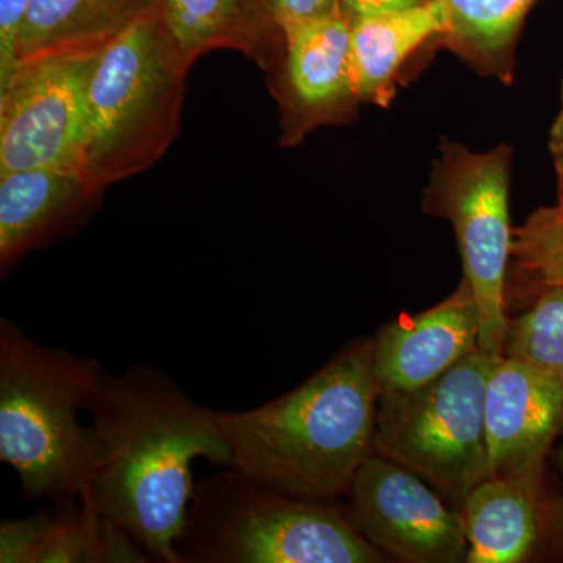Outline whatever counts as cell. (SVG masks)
I'll return each mask as SVG.
<instances>
[{
	"mask_svg": "<svg viewBox=\"0 0 563 563\" xmlns=\"http://www.w3.org/2000/svg\"><path fill=\"white\" fill-rule=\"evenodd\" d=\"M85 410L96 453L81 498L151 558L180 563L176 544L195 488L192 462L231 465L220 413L192 401L168 374L143 365L120 376L106 373Z\"/></svg>",
	"mask_w": 563,
	"mask_h": 563,
	"instance_id": "cell-1",
	"label": "cell"
},
{
	"mask_svg": "<svg viewBox=\"0 0 563 563\" xmlns=\"http://www.w3.org/2000/svg\"><path fill=\"white\" fill-rule=\"evenodd\" d=\"M379 398L373 340H361L280 398L220 413L228 468L303 501L347 495L374 454Z\"/></svg>",
	"mask_w": 563,
	"mask_h": 563,
	"instance_id": "cell-2",
	"label": "cell"
},
{
	"mask_svg": "<svg viewBox=\"0 0 563 563\" xmlns=\"http://www.w3.org/2000/svg\"><path fill=\"white\" fill-rule=\"evenodd\" d=\"M106 372L33 342L0 318V461L20 476L29 498L79 499L95 468V437L79 421Z\"/></svg>",
	"mask_w": 563,
	"mask_h": 563,
	"instance_id": "cell-3",
	"label": "cell"
},
{
	"mask_svg": "<svg viewBox=\"0 0 563 563\" xmlns=\"http://www.w3.org/2000/svg\"><path fill=\"white\" fill-rule=\"evenodd\" d=\"M187 66L157 11L140 18L99 52L88 85L81 176L96 192L146 172L179 132Z\"/></svg>",
	"mask_w": 563,
	"mask_h": 563,
	"instance_id": "cell-4",
	"label": "cell"
},
{
	"mask_svg": "<svg viewBox=\"0 0 563 563\" xmlns=\"http://www.w3.org/2000/svg\"><path fill=\"white\" fill-rule=\"evenodd\" d=\"M176 548L180 563L385 561L339 510L282 495L233 468L195 484Z\"/></svg>",
	"mask_w": 563,
	"mask_h": 563,
	"instance_id": "cell-5",
	"label": "cell"
},
{
	"mask_svg": "<svg viewBox=\"0 0 563 563\" xmlns=\"http://www.w3.org/2000/svg\"><path fill=\"white\" fill-rule=\"evenodd\" d=\"M499 357L477 347L432 383L380 393L374 453L420 476L455 509L490 477L485 395Z\"/></svg>",
	"mask_w": 563,
	"mask_h": 563,
	"instance_id": "cell-6",
	"label": "cell"
},
{
	"mask_svg": "<svg viewBox=\"0 0 563 563\" xmlns=\"http://www.w3.org/2000/svg\"><path fill=\"white\" fill-rule=\"evenodd\" d=\"M514 151L501 143L477 152L443 140L422 192V210L444 218L454 229L463 279L479 309V347L504 355L507 317V269L512 261L510 173Z\"/></svg>",
	"mask_w": 563,
	"mask_h": 563,
	"instance_id": "cell-7",
	"label": "cell"
},
{
	"mask_svg": "<svg viewBox=\"0 0 563 563\" xmlns=\"http://www.w3.org/2000/svg\"><path fill=\"white\" fill-rule=\"evenodd\" d=\"M101 51L54 55L20 66L0 91V174L32 168L81 174L88 85Z\"/></svg>",
	"mask_w": 563,
	"mask_h": 563,
	"instance_id": "cell-8",
	"label": "cell"
},
{
	"mask_svg": "<svg viewBox=\"0 0 563 563\" xmlns=\"http://www.w3.org/2000/svg\"><path fill=\"white\" fill-rule=\"evenodd\" d=\"M347 520L380 553L407 563L468 562L461 509L420 476L372 454L347 492Z\"/></svg>",
	"mask_w": 563,
	"mask_h": 563,
	"instance_id": "cell-9",
	"label": "cell"
},
{
	"mask_svg": "<svg viewBox=\"0 0 563 563\" xmlns=\"http://www.w3.org/2000/svg\"><path fill=\"white\" fill-rule=\"evenodd\" d=\"M351 27V18L339 7L285 31L273 87L282 146H296L314 129L344 124L357 114L362 102L352 80Z\"/></svg>",
	"mask_w": 563,
	"mask_h": 563,
	"instance_id": "cell-10",
	"label": "cell"
},
{
	"mask_svg": "<svg viewBox=\"0 0 563 563\" xmlns=\"http://www.w3.org/2000/svg\"><path fill=\"white\" fill-rule=\"evenodd\" d=\"M490 476L547 462L563 432V373L498 358L485 395Z\"/></svg>",
	"mask_w": 563,
	"mask_h": 563,
	"instance_id": "cell-11",
	"label": "cell"
},
{
	"mask_svg": "<svg viewBox=\"0 0 563 563\" xmlns=\"http://www.w3.org/2000/svg\"><path fill=\"white\" fill-rule=\"evenodd\" d=\"M479 309L465 279L426 312L388 322L373 339L380 393L413 390L439 379L479 347Z\"/></svg>",
	"mask_w": 563,
	"mask_h": 563,
	"instance_id": "cell-12",
	"label": "cell"
},
{
	"mask_svg": "<svg viewBox=\"0 0 563 563\" xmlns=\"http://www.w3.org/2000/svg\"><path fill=\"white\" fill-rule=\"evenodd\" d=\"M547 462L490 476L476 485L461 512L468 563H521L548 542L554 499L544 484Z\"/></svg>",
	"mask_w": 563,
	"mask_h": 563,
	"instance_id": "cell-13",
	"label": "cell"
},
{
	"mask_svg": "<svg viewBox=\"0 0 563 563\" xmlns=\"http://www.w3.org/2000/svg\"><path fill=\"white\" fill-rule=\"evenodd\" d=\"M96 192L80 173L57 168L0 174V265L3 272L22 255L60 235Z\"/></svg>",
	"mask_w": 563,
	"mask_h": 563,
	"instance_id": "cell-14",
	"label": "cell"
},
{
	"mask_svg": "<svg viewBox=\"0 0 563 563\" xmlns=\"http://www.w3.org/2000/svg\"><path fill=\"white\" fill-rule=\"evenodd\" d=\"M158 0H29L16 41L18 69L25 63L101 51Z\"/></svg>",
	"mask_w": 563,
	"mask_h": 563,
	"instance_id": "cell-15",
	"label": "cell"
},
{
	"mask_svg": "<svg viewBox=\"0 0 563 563\" xmlns=\"http://www.w3.org/2000/svg\"><path fill=\"white\" fill-rule=\"evenodd\" d=\"M157 16L187 68L217 49L242 51L266 68L282 49L257 0H158Z\"/></svg>",
	"mask_w": 563,
	"mask_h": 563,
	"instance_id": "cell-16",
	"label": "cell"
},
{
	"mask_svg": "<svg viewBox=\"0 0 563 563\" xmlns=\"http://www.w3.org/2000/svg\"><path fill=\"white\" fill-rule=\"evenodd\" d=\"M351 70L362 103L385 107L404 63L431 40H442L446 14L439 0L417 9L351 20Z\"/></svg>",
	"mask_w": 563,
	"mask_h": 563,
	"instance_id": "cell-17",
	"label": "cell"
},
{
	"mask_svg": "<svg viewBox=\"0 0 563 563\" xmlns=\"http://www.w3.org/2000/svg\"><path fill=\"white\" fill-rule=\"evenodd\" d=\"M446 14L443 44L484 77L510 85L515 49L539 0H439Z\"/></svg>",
	"mask_w": 563,
	"mask_h": 563,
	"instance_id": "cell-18",
	"label": "cell"
},
{
	"mask_svg": "<svg viewBox=\"0 0 563 563\" xmlns=\"http://www.w3.org/2000/svg\"><path fill=\"white\" fill-rule=\"evenodd\" d=\"M40 514L32 563L147 562L141 547L120 526L99 514L88 499L55 504Z\"/></svg>",
	"mask_w": 563,
	"mask_h": 563,
	"instance_id": "cell-19",
	"label": "cell"
},
{
	"mask_svg": "<svg viewBox=\"0 0 563 563\" xmlns=\"http://www.w3.org/2000/svg\"><path fill=\"white\" fill-rule=\"evenodd\" d=\"M515 273L533 296L563 285V210L542 207L514 229Z\"/></svg>",
	"mask_w": 563,
	"mask_h": 563,
	"instance_id": "cell-20",
	"label": "cell"
},
{
	"mask_svg": "<svg viewBox=\"0 0 563 563\" xmlns=\"http://www.w3.org/2000/svg\"><path fill=\"white\" fill-rule=\"evenodd\" d=\"M504 355L563 373V285L533 296V303L509 321Z\"/></svg>",
	"mask_w": 563,
	"mask_h": 563,
	"instance_id": "cell-21",
	"label": "cell"
},
{
	"mask_svg": "<svg viewBox=\"0 0 563 563\" xmlns=\"http://www.w3.org/2000/svg\"><path fill=\"white\" fill-rule=\"evenodd\" d=\"M263 20L280 43L284 33L302 22L328 16L339 9V0H257Z\"/></svg>",
	"mask_w": 563,
	"mask_h": 563,
	"instance_id": "cell-22",
	"label": "cell"
},
{
	"mask_svg": "<svg viewBox=\"0 0 563 563\" xmlns=\"http://www.w3.org/2000/svg\"><path fill=\"white\" fill-rule=\"evenodd\" d=\"M29 0H0V91L18 73L16 41Z\"/></svg>",
	"mask_w": 563,
	"mask_h": 563,
	"instance_id": "cell-23",
	"label": "cell"
},
{
	"mask_svg": "<svg viewBox=\"0 0 563 563\" xmlns=\"http://www.w3.org/2000/svg\"><path fill=\"white\" fill-rule=\"evenodd\" d=\"M429 2L431 0H339L340 7L351 20L398 13V11L417 9Z\"/></svg>",
	"mask_w": 563,
	"mask_h": 563,
	"instance_id": "cell-24",
	"label": "cell"
},
{
	"mask_svg": "<svg viewBox=\"0 0 563 563\" xmlns=\"http://www.w3.org/2000/svg\"><path fill=\"white\" fill-rule=\"evenodd\" d=\"M555 466H558L559 476H561V492L553 501L548 542L553 544L554 550L563 558V433L561 446L555 453Z\"/></svg>",
	"mask_w": 563,
	"mask_h": 563,
	"instance_id": "cell-25",
	"label": "cell"
},
{
	"mask_svg": "<svg viewBox=\"0 0 563 563\" xmlns=\"http://www.w3.org/2000/svg\"><path fill=\"white\" fill-rule=\"evenodd\" d=\"M551 157H553L555 177H558V202L555 206L563 210V106L551 125L550 139H548Z\"/></svg>",
	"mask_w": 563,
	"mask_h": 563,
	"instance_id": "cell-26",
	"label": "cell"
},
{
	"mask_svg": "<svg viewBox=\"0 0 563 563\" xmlns=\"http://www.w3.org/2000/svg\"><path fill=\"white\" fill-rule=\"evenodd\" d=\"M561 106H563V79L561 84Z\"/></svg>",
	"mask_w": 563,
	"mask_h": 563,
	"instance_id": "cell-27",
	"label": "cell"
}]
</instances>
